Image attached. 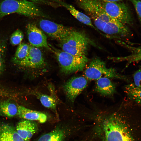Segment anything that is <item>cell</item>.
<instances>
[{
  "label": "cell",
  "mask_w": 141,
  "mask_h": 141,
  "mask_svg": "<svg viewBox=\"0 0 141 141\" xmlns=\"http://www.w3.org/2000/svg\"><path fill=\"white\" fill-rule=\"evenodd\" d=\"M118 116L113 114L103 122L105 141H135L127 127Z\"/></svg>",
  "instance_id": "cell-2"
},
{
  "label": "cell",
  "mask_w": 141,
  "mask_h": 141,
  "mask_svg": "<svg viewBox=\"0 0 141 141\" xmlns=\"http://www.w3.org/2000/svg\"><path fill=\"white\" fill-rule=\"evenodd\" d=\"M95 90L102 95L110 96L115 93L116 87L109 78L103 77L97 80Z\"/></svg>",
  "instance_id": "cell-17"
},
{
  "label": "cell",
  "mask_w": 141,
  "mask_h": 141,
  "mask_svg": "<svg viewBox=\"0 0 141 141\" xmlns=\"http://www.w3.org/2000/svg\"><path fill=\"white\" fill-rule=\"evenodd\" d=\"M36 95L44 107L56 111V102L54 98L50 96L39 93H37Z\"/></svg>",
  "instance_id": "cell-23"
},
{
  "label": "cell",
  "mask_w": 141,
  "mask_h": 141,
  "mask_svg": "<svg viewBox=\"0 0 141 141\" xmlns=\"http://www.w3.org/2000/svg\"><path fill=\"white\" fill-rule=\"evenodd\" d=\"M17 13L28 17H46L37 4L25 0H4L0 3V18Z\"/></svg>",
  "instance_id": "cell-1"
},
{
  "label": "cell",
  "mask_w": 141,
  "mask_h": 141,
  "mask_svg": "<svg viewBox=\"0 0 141 141\" xmlns=\"http://www.w3.org/2000/svg\"><path fill=\"white\" fill-rule=\"evenodd\" d=\"M87 84V79L85 77L82 76L73 77L64 84L63 89L68 99L73 102L86 87Z\"/></svg>",
  "instance_id": "cell-10"
},
{
  "label": "cell",
  "mask_w": 141,
  "mask_h": 141,
  "mask_svg": "<svg viewBox=\"0 0 141 141\" xmlns=\"http://www.w3.org/2000/svg\"><path fill=\"white\" fill-rule=\"evenodd\" d=\"M0 141H25L19 135L15 127L6 123L0 124Z\"/></svg>",
  "instance_id": "cell-16"
},
{
  "label": "cell",
  "mask_w": 141,
  "mask_h": 141,
  "mask_svg": "<svg viewBox=\"0 0 141 141\" xmlns=\"http://www.w3.org/2000/svg\"><path fill=\"white\" fill-rule=\"evenodd\" d=\"M75 1L77 6L88 14L91 18H96L107 22L114 20L106 13L100 0Z\"/></svg>",
  "instance_id": "cell-8"
},
{
  "label": "cell",
  "mask_w": 141,
  "mask_h": 141,
  "mask_svg": "<svg viewBox=\"0 0 141 141\" xmlns=\"http://www.w3.org/2000/svg\"><path fill=\"white\" fill-rule=\"evenodd\" d=\"M59 45L62 50L77 56L86 55L90 45H96L84 33L73 30Z\"/></svg>",
  "instance_id": "cell-3"
},
{
  "label": "cell",
  "mask_w": 141,
  "mask_h": 141,
  "mask_svg": "<svg viewBox=\"0 0 141 141\" xmlns=\"http://www.w3.org/2000/svg\"><path fill=\"white\" fill-rule=\"evenodd\" d=\"M18 106L9 100H3L0 102V115L8 118L17 116Z\"/></svg>",
  "instance_id": "cell-18"
},
{
  "label": "cell",
  "mask_w": 141,
  "mask_h": 141,
  "mask_svg": "<svg viewBox=\"0 0 141 141\" xmlns=\"http://www.w3.org/2000/svg\"><path fill=\"white\" fill-rule=\"evenodd\" d=\"M92 19L95 26L109 38L125 37L130 34L127 25L118 21L107 22L96 18Z\"/></svg>",
  "instance_id": "cell-7"
},
{
  "label": "cell",
  "mask_w": 141,
  "mask_h": 141,
  "mask_svg": "<svg viewBox=\"0 0 141 141\" xmlns=\"http://www.w3.org/2000/svg\"><path fill=\"white\" fill-rule=\"evenodd\" d=\"M24 37L23 32L19 29L17 30L12 34L10 38V43L14 45L19 44L23 40Z\"/></svg>",
  "instance_id": "cell-25"
},
{
  "label": "cell",
  "mask_w": 141,
  "mask_h": 141,
  "mask_svg": "<svg viewBox=\"0 0 141 141\" xmlns=\"http://www.w3.org/2000/svg\"><path fill=\"white\" fill-rule=\"evenodd\" d=\"M41 29L50 37L60 42L67 37L72 30L48 20L41 19L39 22Z\"/></svg>",
  "instance_id": "cell-9"
},
{
  "label": "cell",
  "mask_w": 141,
  "mask_h": 141,
  "mask_svg": "<svg viewBox=\"0 0 141 141\" xmlns=\"http://www.w3.org/2000/svg\"><path fill=\"white\" fill-rule=\"evenodd\" d=\"M102 1L107 2H120L122 0H100Z\"/></svg>",
  "instance_id": "cell-29"
},
{
  "label": "cell",
  "mask_w": 141,
  "mask_h": 141,
  "mask_svg": "<svg viewBox=\"0 0 141 141\" xmlns=\"http://www.w3.org/2000/svg\"><path fill=\"white\" fill-rule=\"evenodd\" d=\"M124 90L129 100L141 105V87L136 86L131 83L125 85Z\"/></svg>",
  "instance_id": "cell-19"
},
{
  "label": "cell",
  "mask_w": 141,
  "mask_h": 141,
  "mask_svg": "<svg viewBox=\"0 0 141 141\" xmlns=\"http://www.w3.org/2000/svg\"><path fill=\"white\" fill-rule=\"evenodd\" d=\"M30 45L25 43L20 44L18 46L13 61L16 63L25 58L28 55Z\"/></svg>",
  "instance_id": "cell-22"
},
{
  "label": "cell",
  "mask_w": 141,
  "mask_h": 141,
  "mask_svg": "<svg viewBox=\"0 0 141 141\" xmlns=\"http://www.w3.org/2000/svg\"><path fill=\"white\" fill-rule=\"evenodd\" d=\"M32 2L37 4L47 5L53 7H58L60 6L57 3L49 0H25Z\"/></svg>",
  "instance_id": "cell-27"
},
{
  "label": "cell",
  "mask_w": 141,
  "mask_h": 141,
  "mask_svg": "<svg viewBox=\"0 0 141 141\" xmlns=\"http://www.w3.org/2000/svg\"><path fill=\"white\" fill-rule=\"evenodd\" d=\"M45 62L40 50L38 48L30 45L29 52L27 57L16 64L23 67L37 68L44 66Z\"/></svg>",
  "instance_id": "cell-12"
},
{
  "label": "cell",
  "mask_w": 141,
  "mask_h": 141,
  "mask_svg": "<svg viewBox=\"0 0 141 141\" xmlns=\"http://www.w3.org/2000/svg\"><path fill=\"white\" fill-rule=\"evenodd\" d=\"M66 136L65 131L58 127L42 135L36 141H63Z\"/></svg>",
  "instance_id": "cell-20"
},
{
  "label": "cell",
  "mask_w": 141,
  "mask_h": 141,
  "mask_svg": "<svg viewBox=\"0 0 141 141\" xmlns=\"http://www.w3.org/2000/svg\"><path fill=\"white\" fill-rule=\"evenodd\" d=\"M133 82L136 86L141 87V67L136 71L132 75Z\"/></svg>",
  "instance_id": "cell-26"
},
{
  "label": "cell",
  "mask_w": 141,
  "mask_h": 141,
  "mask_svg": "<svg viewBox=\"0 0 141 141\" xmlns=\"http://www.w3.org/2000/svg\"><path fill=\"white\" fill-rule=\"evenodd\" d=\"M51 51L56 57L61 71L65 74L82 71L89 60L86 55L75 56L55 49Z\"/></svg>",
  "instance_id": "cell-5"
},
{
  "label": "cell",
  "mask_w": 141,
  "mask_h": 141,
  "mask_svg": "<svg viewBox=\"0 0 141 141\" xmlns=\"http://www.w3.org/2000/svg\"><path fill=\"white\" fill-rule=\"evenodd\" d=\"M15 128L18 134L25 141H30L38 129L36 123L24 119L18 122Z\"/></svg>",
  "instance_id": "cell-14"
},
{
  "label": "cell",
  "mask_w": 141,
  "mask_h": 141,
  "mask_svg": "<svg viewBox=\"0 0 141 141\" xmlns=\"http://www.w3.org/2000/svg\"><path fill=\"white\" fill-rule=\"evenodd\" d=\"M136 10L141 24V1L139 0H130Z\"/></svg>",
  "instance_id": "cell-28"
},
{
  "label": "cell",
  "mask_w": 141,
  "mask_h": 141,
  "mask_svg": "<svg viewBox=\"0 0 141 141\" xmlns=\"http://www.w3.org/2000/svg\"><path fill=\"white\" fill-rule=\"evenodd\" d=\"M17 116L23 119L36 121L41 123L45 122L48 119L46 115L43 113L32 110L21 105H18Z\"/></svg>",
  "instance_id": "cell-15"
},
{
  "label": "cell",
  "mask_w": 141,
  "mask_h": 141,
  "mask_svg": "<svg viewBox=\"0 0 141 141\" xmlns=\"http://www.w3.org/2000/svg\"><path fill=\"white\" fill-rule=\"evenodd\" d=\"M28 41L31 45L36 47H44L52 51L48 44L47 37L43 32L35 24H28L26 26Z\"/></svg>",
  "instance_id": "cell-11"
},
{
  "label": "cell",
  "mask_w": 141,
  "mask_h": 141,
  "mask_svg": "<svg viewBox=\"0 0 141 141\" xmlns=\"http://www.w3.org/2000/svg\"><path fill=\"white\" fill-rule=\"evenodd\" d=\"M6 50V43L4 40L0 41V75L3 72L5 67V58Z\"/></svg>",
  "instance_id": "cell-24"
},
{
  "label": "cell",
  "mask_w": 141,
  "mask_h": 141,
  "mask_svg": "<svg viewBox=\"0 0 141 141\" xmlns=\"http://www.w3.org/2000/svg\"><path fill=\"white\" fill-rule=\"evenodd\" d=\"M124 45L131 50L132 53L127 56L119 57V59L120 61H126L128 63H130L141 60V47L131 46L125 43Z\"/></svg>",
  "instance_id": "cell-21"
},
{
  "label": "cell",
  "mask_w": 141,
  "mask_h": 141,
  "mask_svg": "<svg viewBox=\"0 0 141 141\" xmlns=\"http://www.w3.org/2000/svg\"><path fill=\"white\" fill-rule=\"evenodd\" d=\"M2 92V89L1 87L0 86V96L1 95Z\"/></svg>",
  "instance_id": "cell-30"
},
{
  "label": "cell",
  "mask_w": 141,
  "mask_h": 141,
  "mask_svg": "<svg viewBox=\"0 0 141 141\" xmlns=\"http://www.w3.org/2000/svg\"><path fill=\"white\" fill-rule=\"evenodd\" d=\"M100 1L106 13L110 17L126 25L132 24L133 20L130 11L125 3L121 1L107 2Z\"/></svg>",
  "instance_id": "cell-6"
},
{
  "label": "cell",
  "mask_w": 141,
  "mask_h": 141,
  "mask_svg": "<svg viewBox=\"0 0 141 141\" xmlns=\"http://www.w3.org/2000/svg\"><path fill=\"white\" fill-rule=\"evenodd\" d=\"M85 75L87 79L90 80H97L106 77L132 83L128 77L119 74L114 68L107 67L105 62L97 58H94L90 62L85 70Z\"/></svg>",
  "instance_id": "cell-4"
},
{
  "label": "cell",
  "mask_w": 141,
  "mask_h": 141,
  "mask_svg": "<svg viewBox=\"0 0 141 141\" xmlns=\"http://www.w3.org/2000/svg\"><path fill=\"white\" fill-rule=\"evenodd\" d=\"M139 1H141V0H139Z\"/></svg>",
  "instance_id": "cell-31"
},
{
  "label": "cell",
  "mask_w": 141,
  "mask_h": 141,
  "mask_svg": "<svg viewBox=\"0 0 141 141\" xmlns=\"http://www.w3.org/2000/svg\"><path fill=\"white\" fill-rule=\"evenodd\" d=\"M66 8L77 20L84 24L93 28L101 34L106 38L107 36L99 31L92 24L91 18L84 13L76 9L72 5L62 0H49Z\"/></svg>",
  "instance_id": "cell-13"
}]
</instances>
